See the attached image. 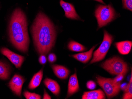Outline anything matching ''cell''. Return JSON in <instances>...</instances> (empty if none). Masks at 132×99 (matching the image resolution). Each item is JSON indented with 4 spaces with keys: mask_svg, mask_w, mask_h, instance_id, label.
Returning a JSON list of instances; mask_svg holds the SVG:
<instances>
[{
    "mask_svg": "<svg viewBox=\"0 0 132 99\" xmlns=\"http://www.w3.org/2000/svg\"><path fill=\"white\" fill-rule=\"evenodd\" d=\"M34 45L40 54H47L54 46L56 32L54 25L47 16L40 12L31 28Z\"/></svg>",
    "mask_w": 132,
    "mask_h": 99,
    "instance_id": "6da1fadb",
    "label": "cell"
},
{
    "mask_svg": "<svg viewBox=\"0 0 132 99\" xmlns=\"http://www.w3.org/2000/svg\"><path fill=\"white\" fill-rule=\"evenodd\" d=\"M10 41L18 50L23 53L28 51L30 39L26 15L21 9L16 8L12 14L9 26Z\"/></svg>",
    "mask_w": 132,
    "mask_h": 99,
    "instance_id": "7a4b0ae2",
    "label": "cell"
},
{
    "mask_svg": "<svg viewBox=\"0 0 132 99\" xmlns=\"http://www.w3.org/2000/svg\"><path fill=\"white\" fill-rule=\"evenodd\" d=\"M98 28H101L114 20L117 16L114 9L111 4L98 5L95 11Z\"/></svg>",
    "mask_w": 132,
    "mask_h": 99,
    "instance_id": "3957f363",
    "label": "cell"
},
{
    "mask_svg": "<svg viewBox=\"0 0 132 99\" xmlns=\"http://www.w3.org/2000/svg\"><path fill=\"white\" fill-rule=\"evenodd\" d=\"M102 68L112 75L123 74L125 75L128 72L127 63L118 57H113L107 60L101 65Z\"/></svg>",
    "mask_w": 132,
    "mask_h": 99,
    "instance_id": "277c9868",
    "label": "cell"
},
{
    "mask_svg": "<svg viewBox=\"0 0 132 99\" xmlns=\"http://www.w3.org/2000/svg\"><path fill=\"white\" fill-rule=\"evenodd\" d=\"M113 37L106 31H104V38L99 48L95 51L93 57L90 64L99 62L103 60L109 51L111 44L113 41Z\"/></svg>",
    "mask_w": 132,
    "mask_h": 99,
    "instance_id": "5b68a950",
    "label": "cell"
},
{
    "mask_svg": "<svg viewBox=\"0 0 132 99\" xmlns=\"http://www.w3.org/2000/svg\"><path fill=\"white\" fill-rule=\"evenodd\" d=\"M98 85L102 88L109 99L112 98L118 94L121 88V83H114L113 79L98 76L97 77Z\"/></svg>",
    "mask_w": 132,
    "mask_h": 99,
    "instance_id": "8992f818",
    "label": "cell"
},
{
    "mask_svg": "<svg viewBox=\"0 0 132 99\" xmlns=\"http://www.w3.org/2000/svg\"><path fill=\"white\" fill-rule=\"evenodd\" d=\"M1 52L3 55L8 58L11 62L17 68H20L25 60L24 57L14 53L7 48H1Z\"/></svg>",
    "mask_w": 132,
    "mask_h": 99,
    "instance_id": "52a82bcc",
    "label": "cell"
},
{
    "mask_svg": "<svg viewBox=\"0 0 132 99\" xmlns=\"http://www.w3.org/2000/svg\"><path fill=\"white\" fill-rule=\"evenodd\" d=\"M25 80V79L21 75L15 74L9 83L10 88L15 94L21 96L23 84Z\"/></svg>",
    "mask_w": 132,
    "mask_h": 99,
    "instance_id": "ba28073f",
    "label": "cell"
},
{
    "mask_svg": "<svg viewBox=\"0 0 132 99\" xmlns=\"http://www.w3.org/2000/svg\"><path fill=\"white\" fill-rule=\"evenodd\" d=\"M60 4L64 10L66 17L72 20H80L73 4L70 3H66L63 0H60Z\"/></svg>",
    "mask_w": 132,
    "mask_h": 99,
    "instance_id": "9c48e42d",
    "label": "cell"
},
{
    "mask_svg": "<svg viewBox=\"0 0 132 99\" xmlns=\"http://www.w3.org/2000/svg\"><path fill=\"white\" fill-rule=\"evenodd\" d=\"M79 90V85L76 73L71 75L70 77L68 84L67 97L75 94Z\"/></svg>",
    "mask_w": 132,
    "mask_h": 99,
    "instance_id": "30bf717a",
    "label": "cell"
},
{
    "mask_svg": "<svg viewBox=\"0 0 132 99\" xmlns=\"http://www.w3.org/2000/svg\"><path fill=\"white\" fill-rule=\"evenodd\" d=\"M52 68L57 77L61 79H66L69 76L70 71L66 67L58 65H53Z\"/></svg>",
    "mask_w": 132,
    "mask_h": 99,
    "instance_id": "8fae6325",
    "label": "cell"
},
{
    "mask_svg": "<svg viewBox=\"0 0 132 99\" xmlns=\"http://www.w3.org/2000/svg\"><path fill=\"white\" fill-rule=\"evenodd\" d=\"M44 83L47 88L53 94L58 96L60 92V87L58 83L55 80L49 78H46Z\"/></svg>",
    "mask_w": 132,
    "mask_h": 99,
    "instance_id": "7c38bea8",
    "label": "cell"
},
{
    "mask_svg": "<svg viewBox=\"0 0 132 99\" xmlns=\"http://www.w3.org/2000/svg\"><path fill=\"white\" fill-rule=\"evenodd\" d=\"M115 45L120 53L127 55L131 50L132 42L130 41H125L116 43Z\"/></svg>",
    "mask_w": 132,
    "mask_h": 99,
    "instance_id": "4fadbf2b",
    "label": "cell"
},
{
    "mask_svg": "<svg viewBox=\"0 0 132 99\" xmlns=\"http://www.w3.org/2000/svg\"><path fill=\"white\" fill-rule=\"evenodd\" d=\"M106 98L104 92L101 89L84 92L82 99H104Z\"/></svg>",
    "mask_w": 132,
    "mask_h": 99,
    "instance_id": "5bb4252c",
    "label": "cell"
},
{
    "mask_svg": "<svg viewBox=\"0 0 132 99\" xmlns=\"http://www.w3.org/2000/svg\"><path fill=\"white\" fill-rule=\"evenodd\" d=\"M96 47V46H94L88 51L74 55L72 57L83 63H86L92 58L93 52Z\"/></svg>",
    "mask_w": 132,
    "mask_h": 99,
    "instance_id": "9a60e30c",
    "label": "cell"
},
{
    "mask_svg": "<svg viewBox=\"0 0 132 99\" xmlns=\"http://www.w3.org/2000/svg\"><path fill=\"white\" fill-rule=\"evenodd\" d=\"M43 71L41 69L33 76L28 86L30 89L33 90L39 86L43 79Z\"/></svg>",
    "mask_w": 132,
    "mask_h": 99,
    "instance_id": "2e32d148",
    "label": "cell"
},
{
    "mask_svg": "<svg viewBox=\"0 0 132 99\" xmlns=\"http://www.w3.org/2000/svg\"><path fill=\"white\" fill-rule=\"evenodd\" d=\"M10 75L9 67L6 64L0 61V79L7 80Z\"/></svg>",
    "mask_w": 132,
    "mask_h": 99,
    "instance_id": "e0dca14e",
    "label": "cell"
},
{
    "mask_svg": "<svg viewBox=\"0 0 132 99\" xmlns=\"http://www.w3.org/2000/svg\"><path fill=\"white\" fill-rule=\"evenodd\" d=\"M69 49L72 51L81 52L86 49L85 47L74 41H71L68 44Z\"/></svg>",
    "mask_w": 132,
    "mask_h": 99,
    "instance_id": "ac0fdd59",
    "label": "cell"
},
{
    "mask_svg": "<svg viewBox=\"0 0 132 99\" xmlns=\"http://www.w3.org/2000/svg\"><path fill=\"white\" fill-rule=\"evenodd\" d=\"M124 94L123 95V99H132V77L131 75V78L129 83L124 89Z\"/></svg>",
    "mask_w": 132,
    "mask_h": 99,
    "instance_id": "d6986e66",
    "label": "cell"
},
{
    "mask_svg": "<svg viewBox=\"0 0 132 99\" xmlns=\"http://www.w3.org/2000/svg\"><path fill=\"white\" fill-rule=\"evenodd\" d=\"M23 95L27 99H40L41 97L39 94L35 93H31L28 91L24 92Z\"/></svg>",
    "mask_w": 132,
    "mask_h": 99,
    "instance_id": "ffe728a7",
    "label": "cell"
},
{
    "mask_svg": "<svg viewBox=\"0 0 132 99\" xmlns=\"http://www.w3.org/2000/svg\"><path fill=\"white\" fill-rule=\"evenodd\" d=\"M122 3L124 8L132 11V0H122Z\"/></svg>",
    "mask_w": 132,
    "mask_h": 99,
    "instance_id": "44dd1931",
    "label": "cell"
},
{
    "mask_svg": "<svg viewBox=\"0 0 132 99\" xmlns=\"http://www.w3.org/2000/svg\"><path fill=\"white\" fill-rule=\"evenodd\" d=\"M125 75L123 74H119L117 75V76L113 79V80L114 83L116 84L118 83H120L121 82V81L123 79Z\"/></svg>",
    "mask_w": 132,
    "mask_h": 99,
    "instance_id": "7402d4cb",
    "label": "cell"
},
{
    "mask_svg": "<svg viewBox=\"0 0 132 99\" xmlns=\"http://www.w3.org/2000/svg\"><path fill=\"white\" fill-rule=\"evenodd\" d=\"M87 87L89 90H93L96 87V84L92 80H89L87 82L86 84Z\"/></svg>",
    "mask_w": 132,
    "mask_h": 99,
    "instance_id": "603a6c76",
    "label": "cell"
},
{
    "mask_svg": "<svg viewBox=\"0 0 132 99\" xmlns=\"http://www.w3.org/2000/svg\"><path fill=\"white\" fill-rule=\"evenodd\" d=\"M48 60L50 62L53 63L56 61L57 57L55 54L51 53L48 55Z\"/></svg>",
    "mask_w": 132,
    "mask_h": 99,
    "instance_id": "cb8c5ba5",
    "label": "cell"
},
{
    "mask_svg": "<svg viewBox=\"0 0 132 99\" xmlns=\"http://www.w3.org/2000/svg\"><path fill=\"white\" fill-rule=\"evenodd\" d=\"M39 62L42 65H44L47 62V59L46 56L44 55H42L40 56L39 59Z\"/></svg>",
    "mask_w": 132,
    "mask_h": 99,
    "instance_id": "d4e9b609",
    "label": "cell"
},
{
    "mask_svg": "<svg viewBox=\"0 0 132 99\" xmlns=\"http://www.w3.org/2000/svg\"><path fill=\"white\" fill-rule=\"evenodd\" d=\"M44 99H51V97L47 93L46 91V90H44V94L43 98Z\"/></svg>",
    "mask_w": 132,
    "mask_h": 99,
    "instance_id": "484cf974",
    "label": "cell"
},
{
    "mask_svg": "<svg viewBox=\"0 0 132 99\" xmlns=\"http://www.w3.org/2000/svg\"><path fill=\"white\" fill-rule=\"evenodd\" d=\"M94 1H97V2H99V3H101V4H105V3L103 1V0H94Z\"/></svg>",
    "mask_w": 132,
    "mask_h": 99,
    "instance_id": "4316f807",
    "label": "cell"
}]
</instances>
